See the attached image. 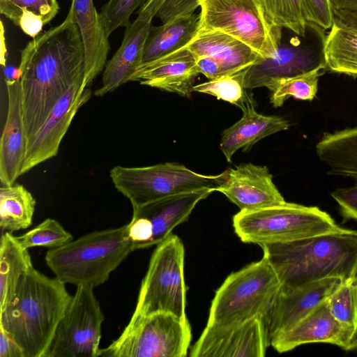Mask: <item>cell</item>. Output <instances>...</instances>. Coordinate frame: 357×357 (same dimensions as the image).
<instances>
[{
	"label": "cell",
	"mask_w": 357,
	"mask_h": 357,
	"mask_svg": "<svg viewBox=\"0 0 357 357\" xmlns=\"http://www.w3.org/2000/svg\"><path fill=\"white\" fill-rule=\"evenodd\" d=\"M84 43L70 12L61 24L33 38L21 51L18 68L27 141L72 86L84 79Z\"/></svg>",
	"instance_id": "1"
},
{
	"label": "cell",
	"mask_w": 357,
	"mask_h": 357,
	"mask_svg": "<svg viewBox=\"0 0 357 357\" xmlns=\"http://www.w3.org/2000/svg\"><path fill=\"white\" fill-rule=\"evenodd\" d=\"M286 292L328 278L357 277V231L259 245Z\"/></svg>",
	"instance_id": "2"
},
{
	"label": "cell",
	"mask_w": 357,
	"mask_h": 357,
	"mask_svg": "<svg viewBox=\"0 0 357 357\" xmlns=\"http://www.w3.org/2000/svg\"><path fill=\"white\" fill-rule=\"evenodd\" d=\"M65 284L32 268L0 309V327L18 344L24 357H43L72 297Z\"/></svg>",
	"instance_id": "3"
},
{
	"label": "cell",
	"mask_w": 357,
	"mask_h": 357,
	"mask_svg": "<svg viewBox=\"0 0 357 357\" xmlns=\"http://www.w3.org/2000/svg\"><path fill=\"white\" fill-rule=\"evenodd\" d=\"M134 251L127 224L118 228L95 231L54 249L45 262L64 283L94 288L107 281Z\"/></svg>",
	"instance_id": "4"
},
{
	"label": "cell",
	"mask_w": 357,
	"mask_h": 357,
	"mask_svg": "<svg viewBox=\"0 0 357 357\" xmlns=\"http://www.w3.org/2000/svg\"><path fill=\"white\" fill-rule=\"evenodd\" d=\"M233 227L241 241L259 245L296 241L349 229L339 226L326 211L285 202L251 211H240Z\"/></svg>",
	"instance_id": "5"
},
{
	"label": "cell",
	"mask_w": 357,
	"mask_h": 357,
	"mask_svg": "<svg viewBox=\"0 0 357 357\" xmlns=\"http://www.w3.org/2000/svg\"><path fill=\"white\" fill-rule=\"evenodd\" d=\"M280 290L276 272L263 257L227 276L215 293L207 324H229L257 316L265 318Z\"/></svg>",
	"instance_id": "6"
},
{
	"label": "cell",
	"mask_w": 357,
	"mask_h": 357,
	"mask_svg": "<svg viewBox=\"0 0 357 357\" xmlns=\"http://www.w3.org/2000/svg\"><path fill=\"white\" fill-rule=\"evenodd\" d=\"M109 176L114 188L135 208L174 194L202 188L216 191L227 171L204 175L183 165L165 162L135 167L117 165L110 170Z\"/></svg>",
	"instance_id": "7"
},
{
	"label": "cell",
	"mask_w": 357,
	"mask_h": 357,
	"mask_svg": "<svg viewBox=\"0 0 357 357\" xmlns=\"http://www.w3.org/2000/svg\"><path fill=\"white\" fill-rule=\"evenodd\" d=\"M192 339L188 319L172 313L155 312L132 316L121 335L102 357H185Z\"/></svg>",
	"instance_id": "8"
},
{
	"label": "cell",
	"mask_w": 357,
	"mask_h": 357,
	"mask_svg": "<svg viewBox=\"0 0 357 357\" xmlns=\"http://www.w3.org/2000/svg\"><path fill=\"white\" fill-rule=\"evenodd\" d=\"M184 257L183 242L176 235L171 234L157 245L142 282L132 316L168 312L188 319Z\"/></svg>",
	"instance_id": "9"
},
{
	"label": "cell",
	"mask_w": 357,
	"mask_h": 357,
	"mask_svg": "<svg viewBox=\"0 0 357 357\" xmlns=\"http://www.w3.org/2000/svg\"><path fill=\"white\" fill-rule=\"evenodd\" d=\"M200 28L219 31L250 46L263 58L281 45L282 28L267 19L259 0H199Z\"/></svg>",
	"instance_id": "10"
},
{
	"label": "cell",
	"mask_w": 357,
	"mask_h": 357,
	"mask_svg": "<svg viewBox=\"0 0 357 357\" xmlns=\"http://www.w3.org/2000/svg\"><path fill=\"white\" fill-rule=\"evenodd\" d=\"M77 286L43 357H98L105 316L93 291Z\"/></svg>",
	"instance_id": "11"
},
{
	"label": "cell",
	"mask_w": 357,
	"mask_h": 357,
	"mask_svg": "<svg viewBox=\"0 0 357 357\" xmlns=\"http://www.w3.org/2000/svg\"><path fill=\"white\" fill-rule=\"evenodd\" d=\"M214 192L202 188L172 195L132 208L128 234L134 251L158 245L185 222L198 202Z\"/></svg>",
	"instance_id": "12"
},
{
	"label": "cell",
	"mask_w": 357,
	"mask_h": 357,
	"mask_svg": "<svg viewBox=\"0 0 357 357\" xmlns=\"http://www.w3.org/2000/svg\"><path fill=\"white\" fill-rule=\"evenodd\" d=\"M271 340L264 317L208 325L190 350L191 357H263Z\"/></svg>",
	"instance_id": "13"
},
{
	"label": "cell",
	"mask_w": 357,
	"mask_h": 357,
	"mask_svg": "<svg viewBox=\"0 0 357 357\" xmlns=\"http://www.w3.org/2000/svg\"><path fill=\"white\" fill-rule=\"evenodd\" d=\"M324 31L317 26L310 42L300 41L282 45L271 57L250 66L245 71V89L266 86L268 83L310 72L326 69L324 57Z\"/></svg>",
	"instance_id": "14"
},
{
	"label": "cell",
	"mask_w": 357,
	"mask_h": 357,
	"mask_svg": "<svg viewBox=\"0 0 357 357\" xmlns=\"http://www.w3.org/2000/svg\"><path fill=\"white\" fill-rule=\"evenodd\" d=\"M83 80L72 86L54 105L40 129L27 141L22 174L58 154L73 119L91 98V90L82 89Z\"/></svg>",
	"instance_id": "15"
},
{
	"label": "cell",
	"mask_w": 357,
	"mask_h": 357,
	"mask_svg": "<svg viewBox=\"0 0 357 357\" xmlns=\"http://www.w3.org/2000/svg\"><path fill=\"white\" fill-rule=\"evenodd\" d=\"M315 149L329 174L353 181L351 185L338 188L331 195L344 220L357 221V127L324 133Z\"/></svg>",
	"instance_id": "16"
},
{
	"label": "cell",
	"mask_w": 357,
	"mask_h": 357,
	"mask_svg": "<svg viewBox=\"0 0 357 357\" xmlns=\"http://www.w3.org/2000/svg\"><path fill=\"white\" fill-rule=\"evenodd\" d=\"M135 20L126 27L122 43L104 68L102 86L94 95L102 97L130 82L141 65L145 43L152 26L156 10L146 1L139 8Z\"/></svg>",
	"instance_id": "17"
},
{
	"label": "cell",
	"mask_w": 357,
	"mask_h": 357,
	"mask_svg": "<svg viewBox=\"0 0 357 357\" xmlns=\"http://www.w3.org/2000/svg\"><path fill=\"white\" fill-rule=\"evenodd\" d=\"M226 171V178L216 191L224 194L241 211L256 210L285 202L266 166L245 163Z\"/></svg>",
	"instance_id": "18"
},
{
	"label": "cell",
	"mask_w": 357,
	"mask_h": 357,
	"mask_svg": "<svg viewBox=\"0 0 357 357\" xmlns=\"http://www.w3.org/2000/svg\"><path fill=\"white\" fill-rule=\"evenodd\" d=\"M340 278L314 281L289 291L279 293L265 322L270 340L302 319L326 301L340 286Z\"/></svg>",
	"instance_id": "19"
},
{
	"label": "cell",
	"mask_w": 357,
	"mask_h": 357,
	"mask_svg": "<svg viewBox=\"0 0 357 357\" xmlns=\"http://www.w3.org/2000/svg\"><path fill=\"white\" fill-rule=\"evenodd\" d=\"M7 114L0 141V181L10 185L22 175L27 139L23 121L20 77H5Z\"/></svg>",
	"instance_id": "20"
},
{
	"label": "cell",
	"mask_w": 357,
	"mask_h": 357,
	"mask_svg": "<svg viewBox=\"0 0 357 357\" xmlns=\"http://www.w3.org/2000/svg\"><path fill=\"white\" fill-rule=\"evenodd\" d=\"M351 336L352 332L333 317L326 300L290 328L273 337L270 344L278 353L315 342L334 344L347 351Z\"/></svg>",
	"instance_id": "21"
},
{
	"label": "cell",
	"mask_w": 357,
	"mask_h": 357,
	"mask_svg": "<svg viewBox=\"0 0 357 357\" xmlns=\"http://www.w3.org/2000/svg\"><path fill=\"white\" fill-rule=\"evenodd\" d=\"M195 56L185 47L149 63L141 64L130 82H139L161 90L190 98L199 75Z\"/></svg>",
	"instance_id": "22"
},
{
	"label": "cell",
	"mask_w": 357,
	"mask_h": 357,
	"mask_svg": "<svg viewBox=\"0 0 357 357\" xmlns=\"http://www.w3.org/2000/svg\"><path fill=\"white\" fill-rule=\"evenodd\" d=\"M185 47L195 58L206 56L214 59L223 76L244 70L264 59L243 42L219 31L199 30Z\"/></svg>",
	"instance_id": "23"
},
{
	"label": "cell",
	"mask_w": 357,
	"mask_h": 357,
	"mask_svg": "<svg viewBox=\"0 0 357 357\" xmlns=\"http://www.w3.org/2000/svg\"><path fill=\"white\" fill-rule=\"evenodd\" d=\"M69 12L79 27L85 50L82 88H89L104 70L109 43L93 0H72Z\"/></svg>",
	"instance_id": "24"
},
{
	"label": "cell",
	"mask_w": 357,
	"mask_h": 357,
	"mask_svg": "<svg viewBox=\"0 0 357 357\" xmlns=\"http://www.w3.org/2000/svg\"><path fill=\"white\" fill-rule=\"evenodd\" d=\"M242 111L243 116L222 134L220 148L228 162L240 149L248 150L260 139L286 130L290 126L282 117L257 112L254 105Z\"/></svg>",
	"instance_id": "25"
},
{
	"label": "cell",
	"mask_w": 357,
	"mask_h": 357,
	"mask_svg": "<svg viewBox=\"0 0 357 357\" xmlns=\"http://www.w3.org/2000/svg\"><path fill=\"white\" fill-rule=\"evenodd\" d=\"M200 28V13L177 17L160 26H151L145 43L142 63L179 50L195 37Z\"/></svg>",
	"instance_id": "26"
},
{
	"label": "cell",
	"mask_w": 357,
	"mask_h": 357,
	"mask_svg": "<svg viewBox=\"0 0 357 357\" xmlns=\"http://www.w3.org/2000/svg\"><path fill=\"white\" fill-rule=\"evenodd\" d=\"M324 52L327 69L357 77V24L334 16Z\"/></svg>",
	"instance_id": "27"
},
{
	"label": "cell",
	"mask_w": 357,
	"mask_h": 357,
	"mask_svg": "<svg viewBox=\"0 0 357 357\" xmlns=\"http://www.w3.org/2000/svg\"><path fill=\"white\" fill-rule=\"evenodd\" d=\"M33 268L28 249L12 232L5 231L0 239V309L12 298L18 281Z\"/></svg>",
	"instance_id": "28"
},
{
	"label": "cell",
	"mask_w": 357,
	"mask_h": 357,
	"mask_svg": "<svg viewBox=\"0 0 357 357\" xmlns=\"http://www.w3.org/2000/svg\"><path fill=\"white\" fill-rule=\"evenodd\" d=\"M57 0H0V13L30 37L35 38L57 15Z\"/></svg>",
	"instance_id": "29"
},
{
	"label": "cell",
	"mask_w": 357,
	"mask_h": 357,
	"mask_svg": "<svg viewBox=\"0 0 357 357\" xmlns=\"http://www.w3.org/2000/svg\"><path fill=\"white\" fill-rule=\"evenodd\" d=\"M36 199L23 185L14 183L0 188V227L13 232L29 227L32 223Z\"/></svg>",
	"instance_id": "30"
},
{
	"label": "cell",
	"mask_w": 357,
	"mask_h": 357,
	"mask_svg": "<svg viewBox=\"0 0 357 357\" xmlns=\"http://www.w3.org/2000/svg\"><path fill=\"white\" fill-rule=\"evenodd\" d=\"M321 68L299 75L282 78L268 83L266 87L271 91L270 101L274 107H281L289 97L312 101L318 90Z\"/></svg>",
	"instance_id": "31"
},
{
	"label": "cell",
	"mask_w": 357,
	"mask_h": 357,
	"mask_svg": "<svg viewBox=\"0 0 357 357\" xmlns=\"http://www.w3.org/2000/svg\"><path fill=\"white\" fill-rule=\"evenodd\" d=\"M268 20L304 37L308 22L302 0H259Z\"/></svg>",
	"instance_id": "32"
},
{
	"label": "cell",
	"mask_w": 357,
	"mask_h": 357,
	"mask_svg": "<svg viewBox=\"0 0 357 357\" xmlns=\"http://www.w3.org/2000/svg\"><path fill=\"white\" fill-rule=\"evenodd\" d=\"M245 70L194 85L193 91L213 96L243 110L248 106L254 105V101L245 91L243 83Z\"/></svg>",
	"instance_id": "33"
},
{
	"label": "cell",
	"mask_w": 357,
	"mask_h": 357,
	"mask_svg": "<svg viewBox=\"0 0 357 357\" xmlns=\"http://www.w3.org/2000/svg\"><path fill=\"white\" fill-rule=\"evenodd\" d=\"M327 301L333 317L353 334L357 321V277L343 280Z\"/></svg>",
	"instance_id": "34"
},
{
	"label": "cell",
	"mask_w": 357,
	"mask_h": 357,
	"mask_svg": "<svg viewBox=\"0 0 357 357\" xmlns=\"http://www.w3.org/2000/svg\"><path fill=\"white\" fill-rule=\"evenodd\" d=\"M25 248L44 247L54 249L73 240V236L56 220L47 218L33 229L16 236Z\"/></svg>",
	"instance_id": "35"
},
{
	"label": "cell",
	"mask_w": 357,
	"mask_h": 357,
	"mask_svg": "<svg viewBox=\"0 0 357 357\" xmlns=\"http://www.w3.org/2000/svg\"><path fill=\"white\" fill-rule=\"evenodd\" d=\"M146 0H108L99 13L107 36L130 24V17Z\"/></svg>",
	"instance_id": "36"
},
{
	"label": "cell",
	"mask_w": 357,
	"mask_h": 357,
	"mask_svg": "<svg viewBox=\"0 0 357 357\" xmlns=\"http://www.w3.org/2000/svg\"><path fill=\"white\" fill-rule=\"evenodd\" d=\"M308 23H312L323 30L331 28L334 13L330 0H302Z\"/></svg>",
	"instance_id": "37"
},
{
	"label": "cell",
	"mask_w": 357,
	"mask_h": 357,
	"mask_svg": "<svg viewBox=\"0 0 357 357\" xmlns=\"http://www.w3.org/2000/svg\"><path fill=\"white\" fill-rule=\"evenodd\" d=\"M197 68L199 74H203L209 80L223 77L220 64L210 56L196 58Z\"/></svg>",
	"instance_id": "38"
},
{
	"label": "cell",
	"mask_w": 357,
	"mask_h": 357,
	"mask_svg": "<svg viewBox=\"0 0 357 357\" xmlns=\"http://www.w3.org/2000/svg\"><path fill=\"white\" fill-rule=\"evenodd\" d=\"M0 357H24L18 344L0 327Z\"/></svg>",
	"instance_id": "39"
},
{
	"label": "cell",
	"mask_w": 357,
	"mask_h": 357,
	"mask_svg": "<svg viewBox=\"0 0 357 357\" xmlns=\"http://www.w3.org/2000/svg\"><path fill=\"white\" fill-rule=\"evenodd\" d=\"M334 16L357 17V0H330Z\"/></svg>",
	"instance_id": "40"
},
{
	"label": "cell",
	"mask_w": 357,
	"mask_h": 357,
	"mask_svg": "<svg viewBox=\"0 0 357 357\" xmlns=\"http://www.w3.org/2000/svg\"><path fill=\"white\" fill-rule=\"evenodd\" d=\"M347 351H357V321Z\"/></svg>",
	"instance_id": "41"
},
{
	"label": "cell",
	"mask_w": 357,
	"mask_h": 357,
	"mask_svg": "<svg viewBox=\"0 0 357 357\" xmlns=\"http://www.w3.org/2000/svg\"><path fill=\"white\" fill-rule=\"evenodd\" d=\"M340 18H341V17H340ZM342 19L348 20L352 21L357 24V17H342Z\"/></svg>",
	"instance_id": "42"
}]
</instances>
